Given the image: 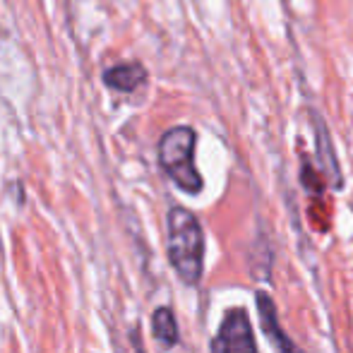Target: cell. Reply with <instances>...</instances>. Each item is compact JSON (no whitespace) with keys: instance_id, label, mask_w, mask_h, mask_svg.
<instances>
[{"instance_id":"52a82bcc","label":"cell","mask_w":353,"mask_h":353,"mask_svg":"<svg viewBox=\"0 0 353 353\" xmlns=\"http://www.w3.org/2000/svg\"><path fill=\"white\" fill-rule=\"evenodd\" d=\"M152 330H154V336L157 341L163 346V349H173L181 339L178 334V322H176V315H173L171 307H157L152 315Z\"/></svg>"},{"instance_id":"7a4b0ae2","label":"cell","mask_w":353,"mask_h":353,"mask_svg":"<svg viewBox=\"0 0 353 353\" xmlns=\"http://www.w3.org/2000/svg\"><path fill=\"white\" fill-rule=\"evenodd\" d=\"M197 132L190 125H173L159 140V163L163 173L188 195H200L205 178L195 166Z\"/></svg>"},{"instance_id":"5b68a950","label":"cell","mask_w":353,"mask_h":353,"mask_svg":"<svg viewBox=\"0 0 353 353\" xmlns=\"http://www.w3.org/2000/svg\"><path fill=\"white\" fill-rule=\"evenodd\" d=\"M147 79H149V72H147V68H144V63L140 61L116 63V65L106 68V72H103V84L111 87L113 92H121V94L137 92Z\"/></svg>"},{"instance_id":"6da1fadb","label":"cell","mask_w":353,"mask_h":353,"mask_svg":"<svg viewBox=\"0 0 353 353\" xmlns=\"http://www.w3.org/2000/svg\"><path fill=\"white\" fill-rule=\"evenodd\" d=\"M168 262L183 283L195 286L205 270V233L197 216L185 207H171L166 216Z\"/></svg>"},{"instance_id":"3957f363","label":"cell","mask_w":353,"mask_h":353,"mask_svg":"<svg viewBox=\"0 0 353 353\" xmlns=\"http://www.w3.org/2000/svg\"><path fill=\"white\" fill-rule=\"evenodd\" d=\"M212 353H257L255 332L243 307H233L223 315L212 341Z\"/></svg>"},{"instance_id":"ba28073f","label":"cell","mask_w":353,"mask_h":353,"mask_svg":"<svg viewBox=\"0 0 353 353\" xmlns=\"http://www.w3.org/2000/svg\"><path fill=\"white\" fill-rule=\"evenodd\" d=\"M132 344H135V353H144V346L140 341V334H132Z\"/></svg>"},{"instance_id":"8992f818","label":"cell","mask_w":353,"mask_h":353,"mask_svg":"<svg viewBox=\"0 0 353 353\" xmlns=\"http://www.w3.org/2000/svg\"><path fill=\"white\" fill-rule=\"evenodd\" d=\"M312 128H315V142H317V161H320V168H325L330 173V181L334 188H341V168L339 161H336L334 147H332V137L327 132V125L315 111L310 113Z\"/></svg>"},{"instance_id":"277c9868","label":"cell","mask_w":353,"mask_h":353,"mask_svg":"<svg viewBox=\"0 0 353 353\" xmlns=\"http://www.w3.org/2000/svg\"><path fill=\"white\" fill-rule=\"evenodd\" d=\"M257 310H260V320H262V332L270 339V344L274 346L276 353H307L301 346L293 344V339L281 330L279 317H276V305L267 293H257Z\"/></svg>"}]
</instances>
